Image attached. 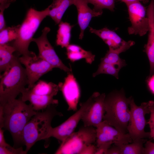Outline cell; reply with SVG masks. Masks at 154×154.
Listing matches in <instances>:
<instances>
[{"mask_svg": "<svg viewBox=\"0 0 154 154\" xmlns=\"http://www.w3.org/2000/svg\"><path fill=\"white\" fill-rule=\"evenodd\" d=\"M37 112L21 98L8 102L0 105V127L10 133L15 144L23 143L24 128Z\"/></svg>", "mask_w": 154, "mask_h": 154, "instance_id": "1", "label": "cell"}, {"mask_svg": "<svg viewBox=\"0 0 154 154\" xmlns=\"http://www.w3.org/2000/svg\"><path fill=\"white\" fill-rule=\"evenodd\" d=\"M131 96L127 98L123 89L114 91L106 95L104 100L105 113L103 120L121 133H128L130 118L129 108Z\"/></svg>", "mask_w": 154, "mask_h": 154, "instance_id": "2", "label": "cell"}, {"mask_svg": "<svg viewBox=\"0 0 154 154\" xmlns=\"http://www.w3.org/2000/svg\"><path fill=\"white\" fill-rule=\"evenodd\" d=\"M57 105H51L44 111L37 112L26 125L23 132L22 142L26 146L27 153L37 142L47 139L52 128L51 124L54 117L63 116L56 110Z\"/></svg>", "mask_w": 154, "mask_h": 154, "instance_id": "3", "label": "cell"}, {"mask_svg": "<svg viewBox=\"0 0 154 154\" xmlns=\"http://www.w3.org/2000/svg\"><path fill=\"white\" fill-rule=\"evenodd\" d=\"M15 56L9 69L0 75V105L16 99L28 84L25 68Z\"/></svg>", "mask_w": 154, "mask_h": 154, "instance_id": "4", "label": "cell"}, {"mask_svg": "<svg viewBox=\"0 0 154 154\" xmlns=\"http://www.w3.org/2000/svg\"><path fill=\"white\" fill-rule=\"evenodd\" d=\"M48 7L42 11H38L32 8L28 10L24 20L20 25L17 37L11 45L19 55H26L30 53L29 47L34 34L42 21L48 16Z\"/></svg>", "mask_w": 154, "mask_h": 154, "instance_id": "5", "label": "cell"}, {"mask_svg": "<svg viewBox=\"0 0 154 154\" xmlns=\"http://www.w3.org/2000/svg\"><path fill=\"white\" fill-rule=\"evenodd\" d=\"M96 141V129L93 126L84 125L62 142L55 153L80 154L86 146Z\"/></svg>", "mask_w": 154, "mask_h": 154, "instance_id": "6", "label": "cell"}, {"mask_svg": "<svg viewBox=\"0 0 154 154\" xmlns=\"http://www.w3.org/2000/svg\"><path fill=\"white\" fill-rule=\"evenodd\" d=\"M150 106L149 101L143 102L138 106L131 97L129 104L130 118L127 129L133 142L140 139L150 138V132L145 131L147 123L145 116L150 113Z\"/></svg>", "mask_w": 154, "mask_h": 154, "instance_id": "7", "label": "cell"}, {"mask_svg": "<svg viewBox=\"0 0 154 154\" xmlns=\"http://www.w3.org/2000/svg\"><path fill=\"white\" fill-rule=\"evenodd\" d=\"M25 67L28 80V88H31L42 76L51 71L54 67L42 58L31 51L27 55L19 57Z\"/></svg>", "mask_w": 154, "mask_h": 154, "instance_id": "8", "label": "cell"}, {"mask_svg": "<svg viewBox=\"0 0 154 154\" xmlns=\"http://www.w3.org/2000/svg\"><path fill=\"white\" fill-rule=\"evenodd\" d=\"M126 5L131 24V26L127 28L128 34L140 36L144 35L148 32L149 28L147 9L139 1Z\"/></svg>", "mask_w": 154, "mask_h": 154, "instance_id": "9", "label": "cell"}, {"mask_svg": "<svg viewBox=\"0 0 154 154\" xmlns=\"http://www.w3.org/2000/svg\"><path fill=\"white\" fill-rule=\"evenodd\" d=\"M50 30L49 27H45L42 31V34L40 37L33 39L32 41L35 42L39 50L38 56L54 68H59L68 73L72 72V69L63 63L48 41L47 35Z\"/></svg>", "mask_w": 154, "mask_h": 154, "instance_id": "10", "label": "cell"}, {"mask_svg": "<svg viewBox=\"0 0 154 154\" xmlns=\"http://www.w3.org/2000/svg\"><path fill=\"white\" fill-rule=\"evenodd\" d=\"M105 93L94 92L89 98L88 106L81 120L84 126L96 127L103 120L105 113L104 100Z\"/></svg>", "mask_w": 154, "mask_h": 154, "instance_id": "11", "label": "cell"}, {"mask_svg": "<svg viewBox=\"0 0 154 154\" xmlns=\"http://www.w3.org/2000/svg\"><path fill=\"white\" fill-rule=\"evenodd\" d=\"M89 98L85 102L81 103L80 107L74 114L60 125L52 127L47 137V139L53 137L64 141L74 131L86 110L89 103Z\"/></svg>", "mask_w": 154, "mask_h": 154, "instance_id": "12", "label": "cell"}, {"mask_svg": "<svg viewBox=\"0 0 154 154\" xmlns=\"http://www.w3.org/2000/svg\"><path fill=\"white\" fill-rule=\"evenodd\" d=\"M96 128L97 147L103 143L110 141L120 144L133 142L128 133L126 134L121 133L105 121L103 120Z\"/></svg>", "mask_w": 154, "mask_h": 154, "instance_id": "13", "label": "cell"}, {"mask_svg": "<svg viewBox=\"0 0 154 154\" xmlns=\"http://www.w3.org/2000/svg\"><path fill=\"white\" fill-rule=\"evenodd\" d=\"M63 83L58 85L64 97L68 106V110L75 111L80 96V90L78 84L71 72L68 73Z\"/></svg>", "mask_w": 154, "mask_h": 154, "instance_id": "14", "label": "cell"}, {"mask_svg": "<svg viewBox=\"0 0 154 154\" xmlns=\"http://www.w3.org/2000/svg\"><path fill=\"white\" fill-rule=\"evenodd\" d=\"M74 5L78 12V23L80 27V32L79 39H82L84 32L88 26L92 19L102 15L103 11H97L91 9L88 5L86 0H74Z\"/></svg>", "mask_w": 154, "mask_h": 154, "instance_id": "15", "label": "cell"}, {"mask_svg": "<svg viewBox=\"0 0 154 154\" xmlns=\"http://www.w3.org/2000/svg\"><path fill=\"white\" fill-rule=\"evenodd\" d=\"M147 12L149 28L147 41L144 46V51L146 54L149 62V76L154 74V0H151Z\"/></svg>", "mask_w": 154, "mask_h": 154, "instance_id": "16", "label": "cell"}, {"mask_svg": "<svg viewBox=\"0 0 154 154\" xmlns=\"http://www.w3.org/2000/svg\"><path fill=\"white\" fill-rule=\"evenodd\" d=\"M21 98L24 101H29L33 110L36 111L45 110L52 104H58V100L54 99L52 96H39L32 93L28 88H25L21 92Z\"/></svg>", "mask_w": 154, "mask_h": 154, "instance_id": "17", "label": "cell"}, {"mask_svg": "<svg viewBox=\"0 0 154 154\" xmlns=\"http://www.w3.org/2000/svg\"><path fill=\"white\" fill-rule=\"evenodd\" d=\"M135 44V42L133 40L126 41L123 40L118 48L115 49L109 48L104 57L101 58V62L120 65L123 67L125 66L126 64L125 60L121 58L119 55L129 49Z\"/></svg>", "mask_w": 154, "mask_h": 154, "instance_id": "18", "label": "cell"}, {"mask_svg": "<svg viewBox=\"0 0 154 154\" xmlns=\"http://www.w3.org/2000/svg\"><path fill=\"white\" fill-rule=\"evenodd\" d=\"M89 31L101 38L108 46L109 48H117L121 45L123 40L114 31L105 27L96 29L89 27Z\"/></svg>", "mask_w": 154, "mask_h": 154, "instance_id": "19", "label": "cell"}, {"mask_svg": "<svg viewBox=\"0 0 154 154\" xmlns=\"http://www.w3.org/2000/svg\"><path fill=\"white\" fill-rule=\"evenodd\" d=\"M50 5L48 7V16H50L56 24L61 22L65 12L71 5H74V0H52Z\"/></svg>", "mask_w": 154, "mask_h": 154, "instance_id": "20", "label": "cell"}, {"mask_svg": "<svg viewBox=\"0 0 154 154\" xmlns=\"http://www.w3.org/2000/svg\"><path fill=\"white\" fill-rule=\"evenodd\" d=\"M66 48L67 58L72 62L84 59L87 63L90 64L94 60V55L90 51L84 50L78 45L70 44Z\"/></svg>", "mask_w": 154, "mask_h": 154, "instance_id": "21", "label": "cell"}, {"mask_svg": "<svg viewBox=\"0 0 154 154\" xmlns=\"http://www.w3.org/2000/svg\"><path fill=\"white\" fill-rule=\"evenodd\" d=\"M28 88L31 93L40 96H54L57 94L60 90L58 85L41 80L35 83L31 88Z\"/></svg>", "mask_w": 154, "mask_h": 154, "instance_id": "22", "label": "cell"}, {"mask_svg": "<svg viewBox=\"0 0 154 154\" xmlns=\"http://www.w3.org/2000/svg\"><path fill=\"white\" fill-rule=\"evenodd\" d=\"M16 50L12 45L7 44H0V72H5L9 69L15 55Z\"/></svg>", "mask_w": 154, "mask_h": 154, "instance_id": "23", "label": "cell"}, {"mask_svg": "<svg viewBox=\"0 0 154 154\" xmlns=\"http://www.w3.org/2000/svg\"><path fill=\"white\" fill-rule=\"evenodd\" d=\"M59 24L56 43L57 45L62 48H66L70 44L71 32L73 26L62 21Z\"/></svg>", "mask_w": 154, "mask_h": 154, "instance_id": "24", "label": "cell"}, {"mask_svg": "<svg viewBox=\"0 0 154 154\" xmlns=\"http://www.w3.org/2000/svg\"><path fill=\"white\" fill-rule=\"evenodd\" d=\"M146 141L144 139H140L130 144H114L119 147L121 154H142L144 153V149L143 144Z\"/></svg>", "mask_w": 154, "mask_h": 154, "instance_id": "25", "label": "cell"}, {"mask_svg": "<svg viewBox=\"0 0 154 154\" xmlns=\"http://www.w3.org/2000/svg\"><path fill=\"white\" fill-rule=\"evenodd\" d=\"M122 67L120 65L100 62L97 70L93 74V76L95 77L99 74H105L112 75L118 79L119 71Z\"/></svg>", "mask_w": 154, "mask_h": 154, "instance_id": "26", "label": "cell"}, {"mask_svg": "<svg viewBox=\"0 0 154 154\" xmlns=\"http://www.w3.org/2000/svg\"><path fill=\"white\" fill-rule=\"evenodd\" d=\"M20 25L6 27L0 31V44H7L15 40L17 37Z\"/></svg>", "mask_w": 154, "mask_h": 154, "instance_id": "27", "label": "cell"}, {"mask_svg": "<svg viewBox=\"0 0 154 154\" xmlns=\"http://www.w3.org/2000/svg\"><path fill=\"white\" fill-rule=\"evenodd\" d=\"M88 3L94 6V10L97 11H103L104 9H108L114 11L115 7L114 0H86Z\"/></svg>", "mask_w": 154, "mask_h": 154, "instance_id": "28", "label": "cell"}, {"mask_svg": "<svg viewBox=\"0 0 154 154\" xmlns=\"http://www.w3.org/2000/svg\"><path fill=\"white\" fill-rule=\"evenodd\" d=\"M27 153L22 147L15 148L7 143L3 145L0 146V154H25Z\"/></svg>", "mask_w": 154, "mask_h": 154, "instance_id": "29", "label": "cell"}, {"mask_svg": "<svg viewBox=\"0 0 154 154\" xmlns=\"http://www.w3.org/2000/svg\"><path fill=\"white\" fill-rule=\"evenodd\" d=\"M15 0H0V31L6 27L4 16V12L7 8Z\"/></svg>", "mask_w": 154, "mask_h": 154, "instance_id": "30", "label": "cell"}, {"mask_svg": "<svg viewBox=\"0 0 154 154\" xmlns=\"http://www.w3.org/2000/svg\"><path fill=\"white\" fill-rule=\"evenodd\" d=\"M150 103V117L147 124L150 129V139H154V103L153 101H149Z\"/></svg>", "mask_w": 154, "mask_h": 154, "instance_id": "31", "label": "cell"}, {"mask_svg": "<svg viewBox=\"0 0 154 154\" xmlns=\"http://www.w3.org/2000/svg\"><path fill=\"white\" fill-rule=\"evenodd\" d=\"M114 143V142L112 141L102 143L97 147L95 154H106L108 149L111 147L112 144Z\"/></svg>", "mask_w": 154, "mask_h": 154, "instance_id": "32", "label": "cell"}, {"mask_svg": "<svg viewBox=\"0 0 154 154\" xmlns=\"http://www.w3.org/2000/svg\"><path fill=\"white\" fill-rule=\"evenodd\" d=\"M144 154H154V142L146 141L144 147Z\"/></svg>", "mask_w": 154, "mask_h": 154, "instance_id": "33", "label": "cell"}, {"mask_svg": "<svg viewBox=\"0 0 154 154\" xmlns=\"http://www.w3.org/2000/svg\"><path fill=\"white\" fill-rule=\"evenodd\" d=\"M96 149L97 146H95L93 144H90L86 146L82 151L80 154H95Z\"/></svg>", "mask_w": 154, "mask_h": 154, "instance_id": "34", "label": "cell"}, {"mask_svg": "<svg viewBox=\"0 0 154 154\" xmlns=\"http://www.w3.org/2000/svg\"><path fill=\"white\" fill-rule=\"evenodd\" d=\"M147 83L149 89L154 94V74L148 77Z\"/></svg>", "mask_w": 154, "mask_h": 154, "instance_id": "35", "label": "cell"}, {"mask_svg": "<svg viewBox=\"0 0 154 154\" xmlns=\"http://www.w3.org/2000/svg\"><path fill=\"white\" fill-rule=\"evenodd\" d=\"M106 154H121V152L119 147L114 144L113 146L108 149Z\"/></svg>", "mask_w": 154, "mask_h": 154, "instance_id": "36", "label": "cell"}, {"mask_svg": "<svg viewBox=\"0 0 154 154\" xmlns=\"http://www.w3.org/2000/svg\"><path fill=\"white\" fill-rule=\"evenodd\" d=\"M127 4L136 2H142L143 3L146 4L149 2V0H119Z\"/></svg>", "mask_w": 154, "mask_h": 154, "instance_id": "37", "label": "cell"}, {"mask_svg": "<svg viewBox=\"0 0 154 154\" xmlns=\"http://www.w3.org/2000/svg\"><path fill=\"white\" fill-rule=\"evenodd\" d=\"M153 102H154V101H153Z\"/></svg>", "mask_w": 154, "mask_h": 154, "instance_id": "38", "label": "cell"}, {"mask_svg": "<svg viewBox=\"0 0 154 154\" xmlns=\"http://www.w3.org/2000/svg\"></svg>", "mask_w": 154, "mask_h": 154, "instance_id": "39", "label": "cell"}]
</instances>
